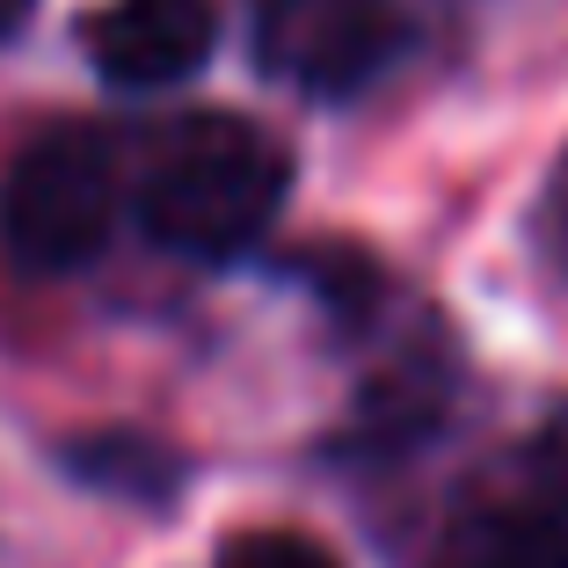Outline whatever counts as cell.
<instances>
[{
	"mask_svg": "<svg viewBox=\"0 0 568 568\" xmlns=\"http://www.w3.org/2000/svg\"><path fill=\"white\" fill-rule=\"evenodd\" d=\"M292 161L248 118H183L153 146V168L139 175V219L161 248L190 263H226L277 219Z\"/></svg>",
	"mask_w": 568,
	"mask_h": 568,
	"instance_id": "6da1fadb",
	"label": "cell"
},
{
	"mask_svg": "<svg viewBox=\"0 0 568 568\" xmlns=\"http://www.w3.org/2000/svg\"><path fill=\"white\" fill-rule=\"evenodd\" d=\"M118 226V153L95 124H51L16 153L0 183V248L30 277L81 270Z\"/></svg>",
	"mask_w": 568,
	"mask_h": 568,
	"instance_id": "7a4b0ae2",
	"label": "cell"
},
{
	"mask_svg": "<svg viewBox=\"0 0 568 568\" xmlns=\"http://www.w3.org/2000/svg\"><path fill=\"white\" fill-rule=\"evenodd\" d=\"M255 51H263V73H277L284 88L343 102L402 67L408 16L394 0H263Z\"/></svg>",
	"mask_w": 568,
	"mask_h": 568,
	"instance_id": "3957f363",
	"label": "cell"
},
{
	"mask_svg": "<svg viewBox=\"0 0 568 568\" xmlns=\"http://www.w3.org/2000/svg\"><path fill=\"white\" fill-rule=\"evenodd\" d=\"M219 44V8L212 0H118L95 22V73L110 88H175L212 59Z\"/></svg>",
	"mask_w": 568,
	"mask_h": 568,
	"instance_id": "277c9868",
	"label": "cell"
},
{
	"mask_svg": "<svg viewBox=\"0 0 568 568\" xmlns=\"http://www.w3.org/2000/svg\"><path fill=\"white\" fill-rule=\"evenodd\" d=\"M430 568H568V547L532 503L525 510H467L445 525Z\"/></svg>",
	"mask_w": 568,
	"mask_h": 568,
	"instance_id": "5b68a950",
	"label": "cell"
},
{
	"mask_svg": "<svg viewBox=\"0 0 568 568\" xmlns=\"http://www.w3.org/2000/svg\"><path fill=\"white\" fill-rule=\"evenodd\" d=\"M525 481H532V510L561 532V547H568V408L539 423L532 452H525Z\"/></svg>",
	"mask_w": 568,
	"mask_h": 568,
	"instance_id": "8992f818",
	"label": "cell"
},
{
	"mask_svg": "<svg viewBox=\"0 0 568 568\" xmlns=\"http://www.w3.org/2000/svg\"><path fill=\"white\" fill-rule=\"evenodd\" d=\"M219 568H343L321 539L284 532V525H263V532H241L219 547Z\"/></svg>",
	"mask_w": 568,
	"mask_h": 568,
	"instance_id": "52a82bcc",
	"label": "cell"
},
{
	"mask_svg": "<svg viewBox=\"0 0 568 568\" xmlns=\"http://www.w3.org/2000/svg\"><path fill=\"white\" fill-rule=\"evenodd\" d=\"M22 16H30V0H0V37L16 30V22H22Z\"/></svg>",
	"mask_w": 568,
	"mask_h": 568,
	"instance_id": "ba28073f",
	"label": "cell"
}]
</instances>
